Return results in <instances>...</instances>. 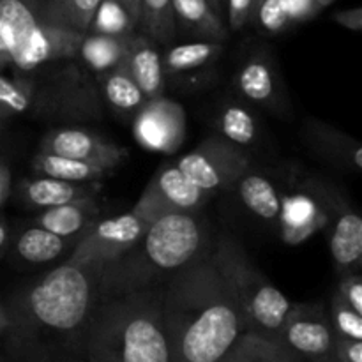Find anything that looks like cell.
<instances>
[{
	"instance_id": "obj_49",
	"label": "cell",
	"mask_w": 362,
	"mask_h": 362,
	"mask_svg": "<svg viewBox=\"0 0 362 362\" xmlns=\"http://www.w3.org/2000/svg\"><path fill=\"white\" fill-rule=\"evenodd\" d=\"M0 362H6V361H4V357H2V354H0Z\"/></svg>"
},
{
	"instance_id": "obj_16",
	"label": "cell",
	"mask_w": 362,
	"mask_h": 362,
	"mask_svg": "<svg viewBox=\"0 0 362 362\" xmlns=\"http://www.w3.org/2000/svg\"><path fill=\"white\" fill-rule=\"evenodd\" d=\"M18 193L25 204L42 211L69 202L98 197L99 182H71V180L37 175L21 180Z\"/></svg>"
},
{
	"instance_id": "obj_42",
	"label": "cell",
	"mask_w": 362,
	"mask_h": 362,
	"mask_svg": "<svg viewBox=\"0 0 362 362\" xmlns=\"http://www.w3.org/2000/svg\"><path fill=\"white\" fill-rule=\"evenodd\" d=\"M11 193V172L4 163H0V205L7 200Z\"/></svg>"
},
{
	"instance_id": "obj_13",
	"label": "cell",
	"mask_w": 362,
	"mask_h": 362,
	"mask_svg": "<svg viewBox=\"0 0 362 362\" xmlns=\"http://www.w3.org/2000/svg\"><path fill=\"white\" fill-rule=\"evenodd\" d=\"M39 152L64 156V158L81 159V161L101 163L117 168L127 158V148L115 141L106 140L101 134L78 127H60L42 138Z\"/></svg>"
},
{
	"instance_id": "obj_31",
	"label": "cell",
	"mask_w": 362,
	"mask_h": 362,
	"mask_svg": "<svg viewBox=\"0 0 362 362\" xmlns=\"http://www.w3.org/2000/svg\"><path fill=\"white\" fill-rule=\"evenodd\" d=\"M35 103L34 81L0 74V119L23 115Z\"/></svg>"
},
{
	"instance_id": "obj_27",
	"label": "cell",
	"mask_w": 362,
	"mask_h": 362,
	"mask_svg": "<svg viewBox=\"0 0 362 362\" xmlns=\"http://www.w3.org/2000/svg\"><path fill=\"white\" fill-rule=\"evenodd\" d=\"M223 53V45L218 41H194L175 45L166 49L163 57L165 74L189 73L214 62Z\"/></svg>"
},
{
	"instance_id": "obj_23",
	"label": "cell",
	"mask_w": 362,
	"mask_h": 362,
	"mask_svg": "<svg viewBox=\"0 0 362 362\" xmlns=\"http://www.w3.org/2000/svg\"><path fill=\"white\" fill-rule=\"evenodd\" d=\"M32 166L37 175L71 180V182H101L112 170H115L113 166L101 165V163L81 161V159L46 154V152H37Z\"/></svg>"
},
{
	"instance_id": "obj_41",
	"label": "cell",
	"mask_w": 362,
	"mask_h": 362,
	"mask_svg": "<svg viewBox=\"0 0 362 362\" xmlns=\"http://www.w3.org/2000/svg\"><path fill=\"white\" fill-rule=\"evenodd\" d=\"M334 21L349 30L361 32L362 30V9L361 7H352V9H343L334 13Z\"/></svg>"
},
{
	"instance_id": "obj_3",
	"label": "cell",
	"mask_w": 362,
	"mask_h": 362,
	"mask_svg": "<svg viewBox=\"0 0 362 362\" xmlns=\"http://www.w3.org/2000/svg\"><path fill=\"white\" fill-rule=\"evenodd\" d=\"M165 285L99 286L88 327V362H172L163 325Z\"/></svg>"
},
{
	"instance_id": "obj_9",
	"label": "cell",
	"mask_w": 362,
	"mask_h": 362,
	"mask_svg": "<svg viewBox=\"0 0 362 362\" xmlns=\"http://www.w3.org/2000/svg\"><path fill=\"white\" fill-rule=\"evenodd\" d=\"M151 221L134 211L106 219H95L81 232L73 253L66 262L71 264H108L129 250L147 230Z\"/></svg>"
},
{
	"instance_id": "obj_36",
	"label": "cell",
	"mask_w": 362,
	"mask_h": 362,
	"mask_svg": "<svg viewBox=\"0 0 362 362\" xmlns=\"http://www.w3.org/2000/svg\"><path fill=\"white\" fill-rule=\"evenodd\" d=\"M255 0H226V20L232 30H240L247 21L253 20Z\"/></svg>"
},
{
	"instance_id": "obj_44",
	"label": "cell",
	"mask_w": 362,
	"mask_h": 362,
	"mask_svg": "<svg viewBox=\"0 0 362 362\" xmlns=\"http://www.w3.org/2000/svg\"><path fill=\"white\" fill-rule=\"evenodd\" d=\"M9 239H11L9 228H7L6 223L0 219V253H2V251L7 247V244H9Z\"/></svg>"
},
{
	"instance_id": "obj_35",
	"label": "cell",
	"mask_w": 362,
	"mask_h": 362,
	"mask_svg": "<svg viewBox=\"0 0 362 362\" xmlns=\"http://www.w3.org/2000/svg\"><path fill=\"white\" fill-rule=\"evenodd\" d=\"M336 293H338L354 311L362 315V279L359 271L341 274V281H339Z\"/></svg>"
},
{
	"instance_id": "obj_46",
	"label": "cell",
	"mask_w": 362,
	"mask_h": 362,
	"mask_svg": "<svg viewBox=\"0 0 362 362\" xmlns=\"http://www.w3.org/2000/svg\"><path fill=\"white\" fill-rule=\"evenodd\" d=\"M7 311H6V306H4V303L0 300V338H2L4 331L7 329Z\"/></svg>"
},
{
	"instance_id": "obj_45",
	"label": "cell",
	"mask_w": 362,
	"mask_h": 362,
	"mask_svg": "<svg viewBox=\"0 0 362 362\" xmlns=\"http://www.w3.org/2000/svg\"><path fill=\"white\" fill-rule=\"evenodd\" d=\"M209 6L214 9L216 14H219V16L225 20V14H226V0H207Z\"/></svg>"
},
{
	"instance_id": "obj_20",
	"label": "cell",
	"mask_w": 362,
	"mask_h": 362,
	"mask_svg": "<svg viewBox=\"0 0 362 362\" xmlns=\"http://www.w3.org/2000/svg\"><path fill=\"white\" fill-rule=\"evenodd\" d=\"M235 85L244 99L258 106L278 103V71L265 55L250 57L235 74Z\"/></svg>"
},
{
	"instance_id": "obj_21",
	"label": "cell",
	"mask_w": 362,
	"mask_h": 362,
	"mask_svg": "<svg viewBox=\"0 0 362 362\" xmlns=\"http://www.w3.org/2000/svg\"><path fill=\"white\" fill-rule=\"evenodd\" d=\"M78 237H60L41 226H27L14 239L13 253L20 262L30 265H42L62 257L64 251L76 244Z\"/></svg>"
},
{
	"instance_id": "obj_17",
	"label": "cell",
	"mask_w": 362,
	"mask_h": 362,
	"mask_svg": "<svg viewBox=\"0 0 362 362\" xmlns=\"http://www.w3.org/2000/svg\"><path fill=\"white\" fill-rule=\"evenodd\" d=\"M124 67L131 74L138 87L141 88L147 99L163 95L165 90V69L163 57L152 41L145 34H133L129 42V52Z\"/></svg>"
},
{
	"instance_id": "obj_48",
	"label": "cell",
	"mask_w": 362,
	"mask_h": 362,
	"mask_svg": "<svg viewBox=\"0 0 362 362\" xmlns=\"http://www.w3.org/2000/svg\"><path fill=\"white\" fill-rule=\"evenodd\" d=\"M258 2H260V0H255V7L258 6ZM253 13H255V11H253Z\"/></svg>"
},
{
	"instance_id": "obj_43",
	"label": "cell",
	"mask_w": 362,
	"mask_h": 362,
	"mask_svg": "<svg viewBox=\"0 0 362 362\" xmlns=\"http://www.w3.org/2000/svg\"><path fill=\"white\" fill-rule=\"evenodd\" d=\"M120 2L126 6V9L129 11L131 16H133L138 23V21H140V0H120Z\"/></svg>"
},
{
	"instance_id": "obj_29",
	"label": "cell",
	"mask_w": 362,
	"mask_h": 362,
	"mask_svg": "<svg viewBox=\"0 0 362 362\" xmlns=\"http://www.w3.org/2000/svg\"><path fill=\"white\" fill-rule=\"evenodd\" d=\"M145 35L156 42H170L175 39L177 23L172 0H140V21Z\"/></svg>"
},
{
	"instance_id": "obj_6",
	"label": "cell",
	"mask_w": 362,
	"mask_h": 362,
	"mask_svg": "<svg viewBox=\"0 0 362 362\" xmlns=\"http://www.w3.org/2000/svg\"><path fill=\"white\" fill-rule=\"evenodd\" d=\"M0 18L14 30L11 66L21 73L34 71L49 62L74 59L83 32L42 20L23 0H0Z\"/></svg>"
},
{
	"instance_id": "obj_50",
	"label": "cell",
	"mask_w": 362,
	"mask_h": 362,
	"mask_svg": "<svg viewBox=\"0 0 362 362\" xmlns=\"http://www.w3.org/2000/svg\"><path fill=\"white\" fill-rule=\"evenodd\" d=\"M0 122H2V119H0Z\"/></svg>"
},
{
	"instance_id": "obj_47",
	"label": "cell",
	"mask_w": 362,
	"mask_h": 362,
	"mask_svg": "<svg viewBox=\"0 0 362 362\" xmlns=\"http://www.w3.org/2000/svg\"><path fill=\"white\" fill-rule=\"evenodd\" d=\"M334 2V0H317V4L320 7H327V6H331V4Z\"/></svg>"
},
{
	"instance_id": "obj_26",
	"label": "cell",
	"mask_w": 362,
	"mask_h": 362,
	"mask_svg": "<svg viewBox=\"0 0 362 362\" xmlns=\"http://www.w3.org/2000/svg\"><path fill=\"white\" fill-rule=\"evenodd\" d=\"M216 129L219 136L232 141L240 148L251 147L258 140V122L253 113L235 101L225 103L216 117Z\"/></svg>"
},
{
	"instance_id": "obj_25",
	"label": "cell",
	"mask_w": 362,
	"mask_h": 362,
	"mask_svg": "<svg viewBox=\"0 0 362 362\" xmlns=\"http://www.w3.org/2000/svg\"><path fill=\"white\" fill-rule=\"evenodd\" d=\"M175 23H180L205 41L221 42L226 39L225 20L214 13L207 0H172Z\"/></svg>"
},
{
	"instance_id": "obj_1",
	"label": "cell",
	"mask_w": 362,
	"mask_h": 362,
	"mask_svg": "<svg viewBox=\"0 0 362 362\" xmlns=\"http://www.w3.org/2000/svg\"><path fill=\"white\" fill-rule=\"evenodd\" d=\"M103 265L64 262L7 303L6 362H88L87 341Z\"/></svg>"
},
{
	"instance_id": "obj_34",
	"label": "cell",
	"mask_w": 362,
	"mask_h": 362,
	"mask_svg": "<svg viewBox=\"0 0 362 362\" xmlns=\"http://www.w3.org/2000/svg\"><path fill=\"white\" fill-rule=\"evenodd\" d=\"M23 2L28 4V7L42 20L73 28L69 23V0H23Z\"/></svg>"
},
{
	"instance_id": "obj_7",
	"label": "cell",
	"mask_w": 362,
	"mask_h": 362,
	"mask_svg": "<svg viewBox=\"0 0 362 362\" xmlns=\"http://www.w3.org/2000/svg\"><path fill=\"white\" fill-rule=\"evenodd\" d=\"M175 165L194 186L212 197L235 186L240 175L251 166V159L244 148L219 134H212L193 151L180 156Z\"/></svg>"
},
{
	"instance_id": "obj_12",
	"label": "cell",
	"mask_w": 362,
	"mask_h": 362,
	"mask_svg": "<svg viewBox=\"0 0 362 362\" xmlns=\"http://www.w3.org/2000/svg\"><path fill=\"white\" fill-rule=\"evenodd\" d=\"M334 202L313 189L283 193L279 211V233L286 244H300L327 225Z\"/></svg>"
},
{
	"instance_id": "obj_14",
	"label": "cell",
	"mask_w": 362,
	"mask_h": 362,
	"mask_svg": "<svg viewBox=\"0 0 362 362\" xmlns=\"http://www.w3.org/2000/svg\"><path fill=\"white\" fill-rule=\"evenodd\" d=\"M329 225V247L338 272L359 271L362 260V219L346 204L332 205Z\"/></svg>"
},
{
	"instance_id": "obj_10",
	"label": "cell",
	"mask_w": 362,
	"mask_h": 362,
	"mask_svg": "<svg viewBox=\"0 0 362 362\" xmlns=\"http://www.w3.org/2000/svg\"><path fill=\"white\" fill-rule=\"evenodd\" d=\"M279 339L304 362H338L336 332L322 304H292Z\"/></svg>"
},
{
	"instance_id": "obj_40",
	"label": "cell",
	"mask_w": 362,
	"mask_h": 362,
	"mask_svg": "<svg viewBox=\"0 0 362 362\" xmlns=\"http://www.w3.org/2000/svg\"><path fill=\"white\" fill-rule=\"evenodd\" d=\"M14 30L4 18H0V69L11 66V55L14 49Z\"/></svg>"
},
{
	"instance_id": "obj_39",
	"label": "cell",
	"mask_w": 362,
	"mask_h": 362,
	"mask_svg": "<svg viewBox=\"0 0 362 362\" xmlns=\"http://www.w3.org/2000/svg\"><path fill=\"white\" fill-rule=\"evenodd\" d=\"M334 352L338 362H362V339L336 336Z\"/></svg>"
},
{
	"instance_id": "obj_11",
	"label": "cell",
	"mask_w": 362,
	"mask_h": 362,
	"mask_svg": "<svg viewBox=\"0 0 362 362\" xmlns=\"http://www.w3.org/2000/svg\"><path fill=\"white\" fill-rule=\"evenodd\" d=\"M134 140L159 154H173L186 138V113L173 99L159 95L147 99L133 120Z\"/></svg>"
},
{
	"instance_id": "obj_33",
	"label": "cell",
	"mask_w": 362,
	"mask_h": 362,
	"mask_svg": "<svg viewBox=\"0 0 362 362\" xmlns=\"http://www.w3.org/2000/svg\"><path fill=\"white\" fill-rule=\"evenodd\" d=\"M251 21H257L258 27L269 34H279L292 25L283 0H260Z\"/></svg>"
},
{
	"instance_id": "obj_37",
	"label": "cell",
	"mask_w": 362,
	"mask_h": 362,
	"mask_svg": "<svg viewBox=\"0 0 362 362\" xmlns=\"http://www.w3.org/2000/svg\"><path fill=\"white\" fill-rule=\"evenodd\" d=\"M99 0H69V23L74 30L87 32Z\"/></svg>"
},
{
	"instance_id": "obj_30",
	"label": "cell",
	"mask_w": 362,
	"mask_h": 362,
	"mask_svg": "<svg viewBox=\"0 0 362 362\" xmlns=\"http://www.w3.org/2000/svg\"><path fill=\"white\" fill-rule=\"evenodd\" d=\"M138 23L120 0H99L87 32L105 35L134 34Z\"/></svg>"
},
{
	"instance_id": "obj_18",
	"label": "cell",
	"mask_w": 362,
	"mask_h": 362,
	"mask_svg": "<svg viewBox=\"0 0 362 362\" xmlns=\"http://www.w3.org/2000/svg\"><path fill=\"white\" fill-rule=\"evenodd\" d=\"M101 214V205L95 197L69 202L57 207L42 209L34 219V225L57 233L60 237H80Z\"/></svg>"
},
{
	"instance_id": "obj_15",
	"label": "cell",
	"mask_w": 362,
	"mask_h": 362,
	"mask_svg": "<svg viewBox=\"0 0 362 362\" xmlns=\"http://www.w3.org/2000/svg\"><path fill=\"white\" fill-rule=\"evenodd\" d=\"M300 134L308 147L325 161L356 172L362 168L361 144L350 134H345L320 120H308Z\"/></svg>"
},
{
	"instance_id": "obj_5",
	"label": "cell",
	"mask_w": 362,
	"mask_h": 362,
	"mask_svg": "<svg viewBox=\"0 0 362 362\" xmlns=\"http://www.w3.org/2000/svg\"><path fill=\"white\" fill-rule=\"evenodd\" d=\"M211 253L239 303L246 331L279 339L292 308L285 293L269 281L232 235L219 237Z\"/></svg>"
},
{
	"instance_id": "obj_2",
	"label": "cell",
	"mask_w": 362,
	"mask_h": 362,
	"mask_svg": "<svg viewBox=\"0 0 362 362\" xmlns=\"http://www.w3.org/2000/svg\"><path fill=\"white\" fill-rule=\"evenodd\" d=\"M211 250L165 285L163 325L172 362H219L246 332L239 303Z\"/></svg>"
},
{
	"instance_id": "obj_32",
	"label": "cell",
	"mask_w": 362,
	"mask_h": 362,
	"mask_svg": "<svg viewBox=\"0 0 362 362\" xmlns=\"http://www.w3.org/2000/svg\"><path fill=\"white\" fill-rule=\"evenodd\" d=\"M327 313L336 336L362 339V315L354 311L336 292L331 296Z\"/></svg>"
},
{
	"instance_id": "obj_8",
	"label": "cell",
	"mask_w": 362,
	"mask_h": 362,
	"mask_svg": "<svg viewBox=\"0 0 362 362\" xmlns=\"http://www.w3.org/2000/svg\"><path fill=\"white\" fill-rule=\"evenodd\" d=\"M211 194L194 186L175 163H165L152 175L133 211L147 221L166 214H197Z\"/></svg>"
},
{
	"instance_id": "obj_38",
	"label": "cell",
	"mask_w": 362,
	"mask_h": 362,
	"mask_svg": "<svg viewBox=\"0 0 362 362\" xmlns=\"http://www.w3.org/2000/svg\"><path fill=\"white\" fill-rule=\"evenodd\" d=\"M283 4H285L286 11H288V16L292 20V23H300V21L311 20L322 9L317 4V0H283Z\"/></svg>"
},
{
	"instance_id": "obj_4",
	"label": "cell",
	"mask_w": 362,
	"mask_h": 362,
	"mask_svg": "<svg viewBox=\"0 0 362 362\" xmlns=\"http://www.w3.org/2000/svg\"><path fill=\"white\" fill-rule=\"evenodd\" d=\"M209 225L197 214H166L119 258L103 265L99 286L129 290L166 283L179 269L211 250Z\"/></svg>"
},
{
	"instance_id": "obj_19",
	"label": "cell",
	"mask_w": 362,
	"mask_h": 362,
	"mask_svg": "<svg viewBox=\"0 0 362 362\" xmlns=\"http://www.w3.org/2000/svg\"><path fill=\"white\" fill-rule=\"evenodd\" d=\"M237 194L247 212L265 223H276L281 211L283 193L279 187L264 173L253 172L250 168L235 182Z\"/></svg>"
},
{
	"instance_id": "obj_24",
	"label": "cell",
	"mask_w": 362,
	"mask_h": 362,
	"mask_svg": "<svg viewBox=\"0 0 362 362\" xmlns=\"http://www.w3.org/2000/svg\"><path fill=\"white\" fill-rule=\"evenodd\" d=\"M219 362H304L281 339L246 331Z\"/></svg>"
},
{
	"instance_id": "obj_22",
	"label": "cell",
	"mask_w": 362,
	"mask_h": 362,
	"mask_svg": "<svg viewBox=\"0 0 362 362\" xmlns=\"http://www.w3.org/2000/svg\"><path fill=\"white\" fill-rule=\"evenodd\" d=\"M131 35H105L85 32L76 57L94 73H108L124 66L129 52Z\"/></svg>"
},
{
	"instance_id": "obj_28",
	"label": "cell",
	"mask_w": 362,
	"mask_h": 362,
	"mask_svg": "<svg viewBox=\"0 0 362 362\" xmlns=\"http://www.w3.org/2000/svg\"><path fill=\"white\" fill-rule=\"evenodd\" d=\"M101 92L115 112H138L147 98L124 66L101 74Z\"/></svg>"
}]
</instances>
